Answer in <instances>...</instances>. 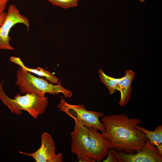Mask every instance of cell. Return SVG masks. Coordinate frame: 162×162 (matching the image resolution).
I'll return each mask as SVG.
<instances>
[{
	"instance_id": "1",
	"label": "cell",
	"mask_w": 162,
	"mask_h": 162,
	"mask_svg": "<svg viewBox=\"0 0 162 162\" xmlns=\"http://www.w3.org/2000/svg\"><path fill=\"white\" fill-rule=\"evenodd\" d=\"M101 121L105 130L101 134L110 141V148L118 152L134 154L143 148L148 138L135 128L142 123L141 119L130 118L123 113L104 116Z\"/></svg>"
},
{
	"instance_id": "2",
	"label": "cell",
	"mask_w": 162,
	"mask_h": 162,
	"mask_svg": "<svg viewBox=\"0 0 162 162\" xmlns=\"http://www.w3.org/2000/svg\"><path fill=\"white\" fill-rule=\"evenodd\" d=\"M16 76L15 84L22 93H34L45 96L46 93L54 95L61 93L67 98H70L72 95V91L64 88L60 80L56 85H53L45 79L35 76L21 67L17 69Z\"/></svg>"
},
{
	"instance_id": "3",
	"label": "cell",
	"mask_w": 162,
	"mask_h": 162,
	"mask_svg": "<svg viewBox=\"0 0 162 162\" xmlns=\"http://www.w3.org/2000/svg\"><path fill=\"white\" fill-rule=\"evenodd\" d=\"M3 82L0 84V99L7 106L12 113L20 115L24 110L35 119L44 113L48 106L47 97L41 96L34 93H27L21 96L20 93L14 96V98H9L4 93L2 87Z\"/></svg>"
},
{
	"instance_id": "4",
	"label": "cell",
	"mask_w": 162,
	"mask_h": 162,
	"mask_svg": "<svg viewBox=\"0 0 162 162\" xmlns=\"http://www.w3.org/2000/svg\"><path fill=\"white\" fill-rule=\"evenodd\" d=\"M57 106L60 111L64 112L74 120L79 121L88 128H92L101 132L105 130L99 119L104 116L102 112L87 110L84 105L70 104L63 97L61 98Z\"/></svg>"
},
{
	"instance_id": "5",
	"label": "cell",
	"mask_w": 162,
	"mask_h": 162,
	"mask_svg": "<svg viewBox=\"0 0 162 162\" xmlns=\"http://www.w3.org/2000/svg\"><path fill=\"white\" fill-rule=\"evenodd\" d=\"M74 121V129L70 133L71 151L76 155L78 162H94L90 156L88 128L79 121Z\"/></svg>"
},
{
	"instance_id": "6",
	"label": "cell",
	"mask_w": 162,
	"mask_h": 162,
	"mask_svg": "<svg viewBox=\"0 0 162 162\" xmlns=\"http://www.w3.org/2000/svg\"><path fill=\"white\" fill-rule=\"evenodd\" d=\"M18 23L24 24L28 30H29L30 24L28 19L20 14L15 4H10L8 7L6 19L3 25L0 27V49L14 50L10 44L11 38L9 36V33L12 27Z\"/></svg>"
},
{
	"instance_id": "7",
	"label": "cell",
	"mask_w": 162,
	"mask_h": 162,
	"mask_svg": "<svg viewBox=\"0 0 162 162\" xmlns=\"http://www.w3.org/2000/svg\"><path fill=\"white\" fill-rule=\"evenodd\" d=\"M119 162H161L162 154L147 139L142 149L134 154L118 152L111 149Z\"/></svg>"
},
{
	"instance_id": "8",
	"label": "cell",
	"mask_w": 162,
	"mask_h": 162,
	"mask_svg": "<svg viewBox=\"0 0 162 162\" xmlns=\"http://www.w3.org/2000/svg\"><path fill=\"white\" fill-rule=\"evenodd\" d=\"M20 154L32 157L36 162H62L63 156L61 153L56 154L55 142L52 136L47 132L41 136V145L35 152L28 153L20 152Z\"/></svg>"
},
{
	"instance_id": "9",
	"label": "cell",
	"mask_w": 162,
	"mask_h": 162,
	"mask_svg": "<svg viewBox=\"0 0 162 162\" xmlns=\"http://www.w3.org/2000/svg\"><path fill=\"white\" fill-rule=\"evenodd\" d=\"M88 131L91 158L94 162L101 161L107 155L110 141L103 136L97 130L89 128Z\"/></svg>"
},
{
	"instance_id": "10",
	"label": "cell",
	"mask_w": 162,
	"mask_h": 162,
	"mask_svg": "<svg viewBox=\"0 0 162 162\" xmlns=\"http://www.w3.org/2000/svg\"><path fill=\"white\" fill-rule=\"evenodd\" d=\"M135 75L134 72L131 70L125 71L124 75L121 78L117 86V90L120 93L119 104L122 106H125L130 100L131 94V84Z\"/></svg>"
},
{
	"instance_id": "11",
	"label": "cell",
	"mask_w": 162,
	"mask_h": 162,
	"mask_svg": "<svg viewBox=\"0 0 162 162\" xmlns=\"http://www.w3.org/2000/svg\"><path fill=\"white\" fill-rule=\"evenodd\" d=\"M10 60L19 65L25 70L30 73L35 74L39 76L45 77L50 83L57 84L58 82L57 78L52 74L48 71L44 70L43 68L38 67L36 68H32L26 67L19 57L11 56Z\"/></svg>"
},
{
	"instance_id": "12",
	"label": "cell",
	"mask_w": 162,
	"mask_h": 162,
	"mask_svg": "<svg viewBox=\"0 0 162 162\" xmlns=\"http://www.w3.org/2000/svg\"><path fill=\"white\" fill-rule=\"evenodd\" d=\"M135 128L144 133L150 142L158 148L162 154V126L156 127L154 131L148 130L138 125Z\"/></svg>"
},
{
	"instance_id": "13",
	"label": "cell",
	"mask_w": 162,
	"mask_h": 162,
	"mask_svg": "<svg viewBox=\"0 0 162 162\" xmlns=\"http://www.w3.org/2000/svg\"><path fill=\"white\" fill-rule=\"evenodd\" d=\"M98 74L100 81L106 86L110 94H112L117 90V86L120 79L110 77L106 75L102 69L100 68Z\"/></svg>"
},
{
	"instance_id": "14",
	"label": "cell",
	"mask_w": 162,
	"mask_h": 162,
	"mask_svg": "<svg viewBox=\"0 0 162 162\" xmlns=\"http://www.w3.org/2000/svg\"><path fill=\"white\" fill-rule=\"evenodd\" d=\"M53 5L64 8H68L76 7L78 0H47Z\"/></svg>"
},
{
	"instance_id": "15",
	"label": "cell",
	"mask_w": 162,
	"mask_h": 162,
	"mask_svg": "<svg viewBox=\"0 0 162 162\" xmlns=\"http://www.w3.org/2000/svg\"><path fill=\"white\" fill-rule=\"evenodd\" d=\"M107 157L106 158L103 160L104 162H117V160L115 156L111 149L110 148L108 150Z\"/></svg>"
},
{
	"instance_id": "16",
	"label": "cell",
	"mask_w": 162,
	"mask_h": 162,
	"mask_svg": "<svg viewBox=\"0 0 162 162\" xmlns=\"http://www.w3.org/2000/svg\"><path fill=\"white\" fill-rule=\"evenodd\" d=\"M9 0H0V14L4 12Z\"/></svg>"
},
{
	"instance_id": "17",
	"label": "cell",
	"mask_w": 162,
	"mask_h": 162,
	"mask_svg": "<svg viewBox=\"0 0 162 162\" xmlns=\"http://www.w3.org/2000/svg\"><path fill=\"white\" fill-rule=\"evenodd\" d=\"M7 15V13L4 12L0 14V27L4 23Z\"/></svg>"
},
{
	"instance_id": "18",
	"label": "cell",
	"mask_w": 162,
	"mask_h": 162,
	"mask_svg": "<svg viewBox=\"0 0 162 162\" xmlns=\"http://www.w3.org/2000/svg\"><path fill=\"white\" fill-rule=\"evenodd\" d=\"M141 2H142L145 1L146 0H139Z\"/></svg>"
}]
</instances>
